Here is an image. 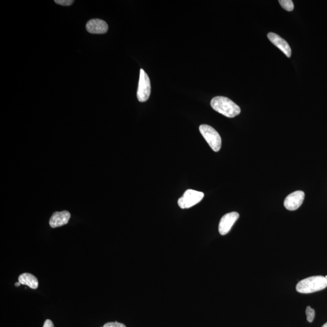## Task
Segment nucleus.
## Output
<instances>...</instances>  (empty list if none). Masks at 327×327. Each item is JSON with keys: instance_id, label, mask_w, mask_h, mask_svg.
<instances>
[{"instance_id": "f257e3e1", "label": "nucleus", "mask_w": 327, "mask_h": 327, "mask_svg": "<svg viewBox=\"0 0 327 327\" xmlns=\"http://www.w3.org/2000/svg\"><path fill=\"white\" fill-rule=\"evenodd\" d=\"M211 105L215 111L228 118H234L241 113L239 106L227 97H215L212 100Z\"/></svg>"}, {"instance_id": "f03ea898", "label": "nucleus", "mask_w": 327, "mask_h": 327, "mask_svg": "<svg viewBox=\"0 0 327 327\" xmlns=\"http://www.w3.org/2000/svg\"><path fill=\"white\" fill-rule=\"evenodd\" d=\"M327 287V278L323 276H315L306 278L299 282L296 290L299 293L309 294L324 290Z\"/></svg>"}, {"instance_id": "7ed1b4c3", "label": "nucleus", "mask_w": 327, "mask_h": 327, "mask_svg": "<svg viewBox=\"0 0 327 327\" xmlns=\"http://www.w3.org/2000/svg\"><path fill=\"white\" fill-rule=\"evenodd\" d=\"M200 131L201 135H203L213 151L219 152L221 147L222 141L221 138L217 131L211 125L207 124L201 125Z\"/></svg>"}, {"instance_id": "20e7f679", "label": "nucleus", "mask_w": 327, "mask_h": 327, "mask_svg": "<svg viewBox=\"0 0 327 327\" xmlns=\"http://www.w3.org/2000/svg\"><path fill=\"white\" fill-rule=\"evenodd\" d=\"M204 194L203 192L194 190H187L184 194L178 201L180 208L182 209H189L196 205L203 200Z\"/></svg>"}, {"instance_id": "39448f33", "label": "nucleus", "mask_w": 327, "mask_h": 327, "mask_svg": "<svg viewBox=\"0 0 327 327\" xmlns=\"http://www.w3.org/2000/svg\"><path fill=\"white\" fill-rule=\"evenodd\" d=\"M151 93V81L145 71L141 69L137 91V98L139 102L141 103L146 102L149 100Z\"/></svg>"}, {"instance_id": "423d86ee", "label": "nucleus", "mask_w": 327, "mask_h": 327, "mask_svg": "<svg viewBox=\"0 0 327 327\" xmlns=\"http://www.w3.org/2000/svg\"><path fill=\"white\" fill-rule=\"evenodd\" d=\"M305 193L302 191H296L287 196L284 201V206L288 211H294L298 209L303 203Z\"/></svg>"}, {"instance_id": "0eeeda50", "label": "nucleus", "mask_w": 327, "mask_h": 327, "mask_svg": "<svg viewBox=\"0 0 327 327\" xmlns=\"http://www.w3.org/2000/svg\"><path fill=\"white\" fill-rule=\"evenodd\" d=\"M239 217L238 213L235 212L228 213L223 216L219 223V233L221 235L227 234L232 228L234 223L238 219Z\"/></svg>"}, {"instance_id": "6e6552de", "label": "nucleus", "mask_w": 327, "mask_h": 327, "mask_svg": "<svg viewBox=\"0 0 327 327\" xmlns=\"http://www.w3.org/2000/svg\"><path fill=\"white\" fill-rule=\"evenodd\" d=\"M267 37H268L269 40L271 41L272 43L276 46L277 48H279L288 58H290L291 49L290 45L285 40H283L279 35L272 32L269 33Z\"/></svg>"}, {"instance_id": "1a4fd4ad", "label": "nucleus", "mask_w": 327, "mask_h": 327, "mask_svg": "<svg viewBox=\"0 0 327 327\" xmlns=\"http://www.w3.org/2000/svg\"><path fill=\"white\" fill-rule=\"evenodd\" d=\"M108 28L107 23L100 19H92L87 22L86 24L87 31L91 34H105L108 32Z\"/></svg>"}, {"instance_id": "9d476101", "label": "nucleus", "mask_w": 327, "mask_h": 327, "mask_svg": "<svg viewBox=\"0 0 327 327\" xmlns=\"http://www.w3.org/2000/svg\"><path fill=\"white\" fill-rule=\"evenodd\" d=\"M70 218V214L68 211L56 212L51 217L49 224L52 228H56L67 224Z\"/></svg>"}, {"instance_id": "9b49d317", "label": "nucleus", "mask_w": 327, "mask_h": 327, "mask_svg": "<svg viewBox=\"0 0 327 327\" xmlns=\"http://www.w3.org/2000/svg\"><path fill=\"white\" fill-rule=\"evenodd\" d=\"M18 282L22 285H26L32 289H37L38 287L37 278L29 272H24L18 277Z\"/></svg>"}, {"instance_id": "f8f14e48", "label": "nucleus", "mask_w": 327, "mask_h": 327, "mask_svg": "<svg viewBox=\"0 0 327 327\" xmlns=\"http://www.w3.org/2000/svg\"><path fill=\"white\" fill-rule=\"evenodd\" d=\"M279 2L283 9L288 11V12H291V11L293 10L294 4L293 1H291V0H280Z\"/></svg>"}, {"instance_id": "ddd939ff", "label": "nucleus", "mask_w": 327, "mask_h": 327, "mask_svg": "<svg viewBox=\"0 0 327 327\" xmlns=\"http://www.w3.org/2000/svg\"><path fill=\"white\" fill-rule=\"evenodd\" d=\"M306 315L307 321L309 323H312L313 320H314L315 316V310L313 309L312 307L308 306L306 309Z\"/></svg>"}, {"instance_id": "4468645a", "label": "nucleus", "mask_w": 327, "mask_h": 327, "mask_svg": "<svg viewBox=\"0 0 327 327\" xmlns=\"http://www.w3.org/2000/svg\"><path fill=\"white\" fill-rule=\"evenodd\" d=\"M103 327H126L124 324L118 323V322H110L104 325Z\"/></svg>"}, {"instance_id": "2eb2a0df", "label": "nucleus", "mask_w": 327, "mask_h": 327, "mask_svg": "<svg viewBox=\"0 0 327 327\" xmlns=\"http://www.w3.org/2000/svg\"><path fill=\"white\" fill-rule=\"evenodd\" d=\"M54 2H55L56 4L59 5H64V6H69V5L72 4L74 1H73V0H55Z\"/></svg>"}, {"instance_id": "dca6fc26", "label": "nucleus", "mask_w": 327, "mask_h": 327, "mask_svg": "<svg viewBox=\"0 0 327 327\" xmlns=\"http://www.w3.org/2000/svg\"><path fill=\"white\" fill-rule=\"evenodd\" d=\"M43 327H54L53 321L50 320H46L44 324Z\"/></svg>"}, {"instance_id": "f3484780", "label": "nucleus", "mask_w": 327, "mask_h": 327, "mask_svg": "<svg viewBox=\"0 0 327 327\" xmlns=\"http://www.w3.org/2000/svg\"><path fill=\"white\" fill-rule=\"evenodd\" d=\"M20 284H21V283L18 282L15 283V285L16 287H19V286H20Z\"/></svg>"}, {"instance_id": "a211bd4d", "label": "nucleus", "mask_w": 327, "mask_h": 327, "mask_svg": "<svg viewBox=\"0 0 327 327\" xmlns=\"http://www.w3.org/2000/svg\"><path fill=\"white\" fill-rule=\"evenodd\" d=\"M322 327H327V323H326L325 324H324V325Z\"/></svg>"}]
</instances>
